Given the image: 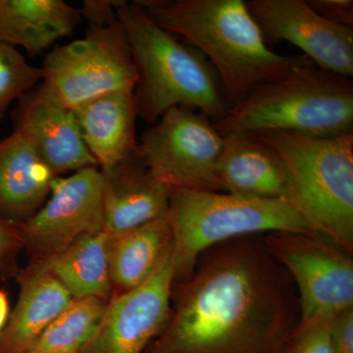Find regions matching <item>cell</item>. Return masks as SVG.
Instances as JSON below:
<instances>
[{
	"mask_svg": "<svg viewBox=\"0 0 353 353\" xmlns=\"http://www.w3.org/2000/svg\"><path fill=\"white\" fill-rule=\"evenodd\" d=\"M108 236L112 296L143 284L171 250L173 240L167 215L127 233Z\"/></svg>",
	"mask_w": 353,
	"mask_h": 353,
	"instance_id": "ffe728a7",
	"label": "cell"
},
{
	"mask_svg": "<svg viewBox=\"0 0 353 353\" xmlns=\"http://www.w3.org/2000/svg\"><path fill=\"white\" fill-rule=\"evenodd\" d=\"M108 303L97 297L73 299L27 353H88L99 332Z\"/></svg>",
	"mask_w": 353,
	"mask_h": 353,
	"instance_id": "7402d4cb",
	"label": "cell"
},
{
	"mask_svg": "<svg viewBox=\"0 0 353 353\" xmlns=\"http://www.w3.org/2000/svg\"><path fill=\"white\" fill-rule=\"evenodd\" d=\"M18 225L31 261L63 252L85 234L103 232L101 171L90 167L67 178L55 176L43 205Z\"/></svg>",
	"mask_w": 353,
	"mask_h": 353,
	"instance_id": "30bf717a",
	"label": "cell"
},
{
	"mask_svg": "<svg viewBox=\"0 0 353 353\" xmlns=\"http://www.w3.org/2000/svg\"><path fill=\"white\" fill-rule=\"evenodd\" d=\"M82 19L80 9L62 0H0V41L37 57Z\"/></svg>",
	"mask_w": 353,
	"mask_h": 353,
	"instance_id": "d6986e66",
	"label": "cell"
},
{
	"mask_svg": "<svg viewBox=\"0 0 353 353\" xmlns=\"http://www.w3.org/2000/svg\"><path fill=\"white\" fill-rule=\"evenodd\" d=\"M172 248L143 284L111 297L88 353H143L171 314Z\"/></svg>",
	"mask_w": 353,
	"mask_h": 353,
	"instance_id": "7c38bea8",
	"label": "cell"
},
{
	"mask_svg": "<svg viewBox=\"0 0 353 353\" xmlns=\"http://www.w3.org/2000/svg\"><path fill=\"white\" fill-rule=\"evenodd\" d=\"M232 132L287 131L331 137L353 132V82L313 62L262 83L214 123Z\"/></svg>",
	"mask_w": 353,
	"mask_h": 353,
	"instance_id": "5b68a950",
	"label": "cell"
},
{
	"mask_svg": "<svg viewBox=\"0 0 353 353\" xmlns=\"http://www.w3.org/2000/svg\"><path fill=\"white\" fill-rule=\"evenodd\" d=\"M104 233L118 236L167 215L169 190L150 175L136 152L101 168Z\"/></svg>",
	"mask_w": 353,
	"mask_h": 353,
	"instance_id": "5bb4252c",
	"label": "cell"
},
{
	"mask_svg": "<svg viewBox=\"0 0 353 353\" xmlns=\"http://www.w3.org/2000/svg\"><path fill=\"white\" fill-rule=\"evenodd\" d=\"M165 31L201 50L219 76L230 106L262 83L303 65L305 55H282L265 43L243 0H137Z\"/></svg>",
	"mask_w": 353,
	"mask_h": 353,
	"instance_id": "7a4b0ae2",
	"label": "cell"
},
{
	"mask_svg": "<svg viewBox=\"0 0 353 353\" xmlns=\"http://www.w3.org/2000/svg\"><path fill=\"white\" fill-rule=\"evenodd\" d=\"M263 239L294 282L301 321L334 319L353 307L352 254L313 232H277Z\"/></svg>",
	"mask_w": 353,
	"mask_h": 353,
	"instance_id": "9c48e42d",
	"label": "cell"
},
{
	"mask_svg": "<svg viewBox=\"0 0 353 353\" xmlns=\"http://www.w3.org/2000/svg\"><path fill=\"white\" fill-rule=\"evenodd\" d=\"M10 313L8 294H7L6 290L0 289V334L6 328Z\"/></svg>",
	"mask_w": 353,
	"mask_h": 353,
	"instance_id": "f1b7e54d",
	"label": "cell"
},
{
	"mask_svg": "<svg viewBox=\"0 0 353 353\" xmlns=\"http://www.w3.org/2000/svg\"><path fill=\"white\" fill-rule=\"evenodd\" d=\"M52 171L24 137L13 131L0 141V218L22 224L50 196Z\"/></svg>",
	"mask_w": 353,
	"mask_h": 353,
	"instance_id": "ac0fdd59",
	"label": "cell"
},
{
	"mask_svg": "<svg viewBox=\"0 0 353 353\" xmlns=\"http://www.w3.org/2000/svg\"><path fill=\"white\" fill-rule=\"evenodd\" d=\"M43 71L27 61L16 48L0 41V122L11 103L41 82Z\"/></svg>",
	"mask_w": 353,
	"mask_h": 353,
	"instance_id": "603a6c76",
	"label": "cell"
},
{
	"mask_svg": "<svg viewBox=\"0 0 353 353\" xmlns=\"http://www.w3.org/2000/svg\"><path fill=\"white\" fill-rule=\"evenodd\" d=\"M318 15L343 27L353 29L352 0H306Z\"/></svg>",
	"mask_w": 353,
	"mask_h": 353,
	"instance_id": "484cf974",
	"label": "cell"
},
{
	"mask_svg": "<svg viewBox=\"0 0 353 353\" xmlns=\"http://www.w3.org/2000/svg\"><path fill=\"white\" fill-rule=\"evenodd\" d=\"M217 180L221 192L283 199L289 203V174L282 158L252 132H232L224 136Z\"/></svg>",
	"mask_w": 353,
	"mask_h": 353,
	"instance_id": "9a60e30c",
	"label": "cell"
},
{
	"mask_svg": "<svg viewBox=\"0 0 353 353\" xmlns=\"http://www.w3.org/2000/svg\"><path fill=\"white\" fill-rule=\"evenodd\" d=\"M83 143L101 168L113 166L136 152V108L132 90H118L73 109Z\"/></svg>",
	"mask_w": 353,
	"mask_h": 353,
	"instance_id": "e0dca14e",
	"label": "cell"
},
{
	"mask_svg": "<svg viewBox=\"0 0 353 353\" xmlns=\"http://www.w3.org/2000/svg\"><path fill=\"white\" fill-rule=\"evenodd\" d=\"M331 343L334 353H353V307L334 317Z\"/></svg>",
	"mask_w": 353,
	"mask_h": 353,
	"instance_id": "4316f807",
	"label": "cell"
},
{
	"mask_svg": "<svg viewBox=\"0 0 353 353\" xmlns=\"http://www.w3.org/2000/svg\"><path fill=\"white\" fill-rule=\"evenodd\" d=\"M24 250L19 225L0 218V279H15L20 270L19 255Z\"/></svg>",
	"mask_w": 353,
	"mask_h": 353,
	"instance_id": "d4e9b609",
	"label": "cell"
},
{
	"mask_svg": "<svg viewBox=\"0 0 353 353\" xmlns=\"http://www.w3.org/2000/svg\"><path fill=\"white\" fill-rule=\"evenodd\" d=\"M36 90L73 110L83 102L118 90H134L136 68L126 31L118 18L108 26L88 25L83 39L57 46L44 58Z\"/></svg>",
	"mask_w": 353,
	"mask_h": 353,
	"instance_id": "52a82bcc",
	"label": "cell"
},
{
	"mask_svg": "<svg viewBox=\"0 0 353 353\" xmlns=\"http://www.w3.org/2000/svg\"><path fill=\"white\" fill-rule=\"evenodd\" d=\"M121 0H83L80 8L82 18L94 26H108L118 19L116 7Z\"/></svg>",
	"mask_w": 353,
	"mask_h": 353,
	"instance_id": "83f0119b",
	"label": "cell"
},
{
	"mask_svg": "<svg viewBox=\"0 0 353 353\" xmlns=\"http://www.w3.org/2000/svg\"><path fill=\"white\" fill-rule=\"evenodd\" d=\"M282 158L289 203L313 233L353 253V132L331 137L252 132Z\"/></svg>",
	"mask_w": 353,
	"mask_h": 353,
	"instance_id": "277c9868",
	"label": "cell"
},
{
	"mask_svg": "<svg viewBox=\"0 0 353 353\" xmlns=\"http://www.w3.org/2000/svg\"><path fill=\"white\" fill-rule=\"evenodd\" d=\"M108 234H85L63 252L34 262L57 278L73 299L112 297L108 266Z\"/></svg>",
	"mask_w": 353,
	"mask_h": 353,
	"instance_id": "44dd1931",
	"label": "cell"
},
{
	"mask_svg": "<svg viewBox=\"0 0 353 353\" xmlns=\"http://www.w3.org/2000/svg\"><path fill=\"white\" fill-rule=\"evenodd\" d=\"M12 121L14 131L55 176L99 167L81 138L73 110L46 99L36 88L18 101Z\"/></svg>",
	"mask_w": 353,
	"mask_h": 353,
	"instance_id": "4fadbf2b",
	"label": "cell"
},
{
	"mask_svg": "<svg viewBox=\"0 0 353 353\" xmlns=\"http://www.w3.org/2000/svg\"><path fill=\"white\" fill-rule=\"evenodd\" d=\"M116 12L136 68L138 117L152 126L175 106L199 110L214 123L227 115L231 106L219 76L201 50L155 24L137 0H121Z\"/></svg>",
	"mask_w": 353,
	"mask_h": 353,
	"instance_id": "3957f363",
	"label": "cell"
},
{
	"mask_svg": "<svg viewBox=\"0 0 353 353\" xmlns=\"http://www.w3.org/2000/svg\"><path fill=\"white\" fill-rule=\"evenodd\" d=\"M19 297L0 334V353H27L55 318L73 301L63 285L34 261L20 268Z\"/></svg>",
	"mask_w": 353,
	"mask_h": 353,
	"instance_id": "2e32d148",
	"label": "cell"
},
{
	"mask_svg": "<svg viewBox=\"0 0 353 353\" xmlns=\"http://www.w3.org/2000/svg\"><path fill=\"white\" fill-rule=\"evenodd\" d=\"M167 218L175 282L189 279L202 253L225 241L277 232H311L283 199L225 192L169 189Z\"/></svg>",
	"mask_w": 353,
	"mask_h": 353,
	"instance_id": "8992f818",
	"label": "cell"
},
{
	"mask_svg": "<svg viewBox=\"0 0 353 353\" xmlns=\"http://www.w3.org/2000/svg\"><path fill=\"white\" fill-rule=\"evenodd\" d=\"M334 319L299 321L283 353H334L331 343Z\"/></svg>",
	"mask_w": 353,
	"mask_h": 353,
	"instance_id": "cb8c5ba5",
	"label": "cell"
},
{
	"mask_svg": "<svg viewBox=\"0 0 353 353\" xmlns=\"http://www.w3.org/2000/svg\"><path fill=\"white\" fill-rule=\"evenodd\" d=\"M245 6L269 48L288 41L316 66L352 78V28L324 19L306 0H248Z\"/></svg>",
	"mask_w": 353,
	"mask_h": 353,
	"instance_id": "8fae6325",
	"label": "cell"
},
{
	"mask_svg": "<svg viewBox=\"0 0 353 353\" xmlns=\"http://www.w3.org/2000/svg\"><path fill=\"white\" fill-rule=\"evenodd\" d=\"M224 137L208 116L175 106L141 132L136 154L169 189L221 192L217 165Z\"/></svg>",
	"mask_w": 353,
	"mask_h": 353,
	"instance_id": "ba28073f",
	"label": "cell"
},
{
	"mask_svg": "<svg viewBox=\"0 0 353 353\" xmlns=\"http://www.w3.org/2000/svg\"><path fill=\"white\" fill-rule=\"evenodd\" d=\"M263 236L202 253L192 275L174 282L170 317L145 353H283L301 308Z\"/></svg>",
	"mask_w": 353,
	"mask_h": 353,
	"instance_id": "6da1fadb",
	"label": "cell"
}]
</instances>
